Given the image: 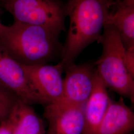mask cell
Instances as JSON below:
<instances>
[{
    "instance_id": "6da1fadb",
    "label": "cell",
    "mask_w": 134,
    "mask_h": 134,
    "mask_svg": "<svg viewBox=\"0 0 134 134\" xmlns=\"http://www.w3.org/2000/svg\"><path fill=\"white\" fill-rule=\"evenodd\" d=\"M59 36L48 29L14 21L3 24L0 45L19 64L32 66L62 59L63 46Z\"/></svg>"
},
{
    "instance_id": "7a4b0ae2",
    "label": "cell",
    "mask_w": 134,
    "mask_h": 134,
    "mask_svg": "<svg viewBox=\"0 0 134 134\" xmlns=\"http://www.w3.org/2000/svg\"><path fill=\"white\" fill-rule=\"evenodd\" d=\"M112 3L109 0H70L65 9L70 26L61 61L64 67L74 63L91 43H100L101 31Z\"/></svg>"
},
{
    "instance_id": "3957f363",
    "label": "cell",
    "mask_w": 134,
    "mask_h": 134,
    "mask_svg": "<svg viewBox=\"0 0 134 134\" xmlns=\"http://www.w3.org/2000/svg\"><path fill=\"white\" fill-rule=\"evenodd\" d=\"M101 43L102 52L94 63L96 73L107 89L121 97L134 101V79L127 70L126 49L117 29L111 25L104 26Z\"/></svg>"
},
{
    "instance_id": "277c9868",
    "label": "cell",
    "mask_w": 134,
    "mask_h": 134,
    "mask_svg": "<svg viewBox=\"0 0 134 134\" xmlns=\"http://www.w3.org/2000/svg\"><path fill=\"white\" fill-rule=\"evenodd\" d=\"M5 7L14 21L41 26L58 35L66 30V10L57 0H7Z\"/></svg>"
},
{
    "instance_id": "5b68a950",
    "label": "cell",
    "mask_w": 134,
    "mask_h": 134,
    "mask_svg": "<svg viewBox=\"0 0 134 134\" xmlns=\"http://www.w3.org/2000/svg\"><path fill=\"white\" fill-rule=\"evenodd\" d=\"M0 85L29 105L48 104L34 90L21 64L12 57L1 45Z\"/></svg>"
},
{
    "instance_id": "8992f818",
    "label": "cell",
    "mask_w": 134,
    "mask_h": 134,
    "mask_svg": "<svg viewBox=\"0 0 134 134\" xmlns=\"http://www.w3.org/2000/svg\"><path fill=\"white\" fill-rule=\"evenodd\" d=\"M21 65L34 90L48 104L64 102L62 63L55 65Z\"/></svg>"
},
{
    "instance_id": "52a82bcc",
    "label": "cell",
    "mask_w": 134,
    "mask_h": 134,
    "mask_svg": "<svg viewBox=\"0 0 134 134\" xmlns=\"http://www.w3.org/2000/svg\"><path fill=\"white\" fill-rule=\"evenodd\" d=\"M63 79L64 101L72 105L85 107L93 90L96 76L94 63L76 65L72 63L65 67Z\"/></svg>"
},
{
    "instance_id": "ba28073f",
    "label": "cell",
    "mask_w": 134,
    "mask_h": 134,
    "mask_svg": "<svg viewBox=\"0 0 134 134\" xmlns=\"http://www.w3.org/2000/svg\"><path fill=\"white\" fill-rule=\"evenodd\" d=\"M43 116L48 122L46 134H82L84 107L65 102L45 106Z\"/></svg>"
},
{
    "instance_id": "9c48e42d",
    "label": "cell",
    "mask_w": 134,
    "mask_h": 134,
    "mask_svg": "<svg viewBox=\"0 0 134 134\" xmlns=\"http://www.w3.org/2000/svg\"><path fill=\"white\" fill-rule=\"evenodd\" d=\"M112 100L107 88L96 72L93 90L84 107L85 128L82 134H94L106 114Z\"/></svg>"
},
{
    "instance_id": "30bf717a",
    "label": "cell",
    "mask_w": 134,
    "mask_h": 134,
    "mask_svg": "<svg viewBox=\"0 0 134 134\" xmlns=\"http://www.w3.org/2000/svg\"><path fill=\"white\" fill-rule=\"evenodd\" d=\"M134 129V112L120 96L118 100H112L94 134H131Z\"/></svg>"
},
{
    "instance_id": "8fae6325",
    "label": "cell",
    "mask_w": 134,
    "mask_h": 134,
    "mask_svg": "<svg viewBox=\"0 0 134 134\" xmlns=\"http://www.w3.org/2000/svg\"><path fill=\"white\" fill-rule=\"evenodd\" d=\"M113 4L115 8L111 12L109 10L105 25L117 29L126 49L134 47V0H123Z\"/></svg>"
},
{
    "instance_id": "7c38bea8",
    "label": "cell",
    "mask_w": 134,
    "mask_h": 134,
    "mask_svg": "<svg viewBox=\"0 0 134 134\" xmlns=\"http://www.w3.org/2000/svg\"><path fill=\"white\" fill-rule=\"evenodd\" d=\"M8 118L13 126L12 134H46L43 119L30 105L18 99Z\"/></svg>"
},
{
    "instance_id": "4fadbf2b",
    "label": "cell",
    "mask_w": 134,
    "mask_h": 134,
    "mask_svg": "<svg viewBox=\"0 0 134 134\" xmlns=\"http://www.w3.org/2000/svg\"><path fill=\"white\" fill-rule=\"evenodd\" d=\"M125 63L127 71L134 79V47L126 49Z\"/></svg>"
},
{
    "instance_id": "5bb4252c",
    "label": "cell",
    "mask_w": 134,
    "mask_h": 134,
    "mask_svg": "<svg viewBox=\"0 0 134 134\" xmlns=\"http://www.w3.org/2000/svg\"><path fill=\"white\" fill-rule=\"evenodd\" d=\"M18 99L15 96L0 85V103L13 105Z\"/></svg>"
},
{
    "instance_id": "9a60e30c",
    "label": "cell",
    "mask_w": 134,
    "mask_h": 134,
    "mask_svg": "<svg viewBox=\"0 0 134 134\" xmlns=\"http://www.w3.org/2000/svg\"><path fill=\"white\" fill-rule=\"evenodd\" d=\"M13 105L14 104L10 105L0 103V123H2L4 120H5L8 117Z\"/></svg>"
},
{
    "instance_id": "2e32d148",
    "label": "cell",
    "mask_w": 134,
    "mask_h": 134,
    "mask_svg": "<svg viewBox=\"0 0 134 134\" xmlns=\"http://www.w3.org/2000/svg\"><path fill=\"white\" fill-rule=\"evenodd\" d=\"M12 124L7 118L0 124V134H12Z\"/></svg>"
},
{
    "instance_id": "e0dca14e",
    "label": "cell",
    "mask_w": 134,
    "mask_h": 134,
    "mask_svg": "<svg viewBox=\"0 0 134 134\" xmlns=\"http://www.w3.org/2000/svg\"><path fill=\"white\" fill-rule=\"evenodd\" d=\"M3 25V24H2L1 23V20H0V32H1V30H2V29Z\"/></svg>"
},
{
    "instance_id": "ac0fdd59",
    "label": "cell",
    "mask_w": 134,
    "mask_h": 134,
    "mask_svg": "<svg viewBox=\"0 0 134 134\" xmlns=\"http://www.w3.org/2000/svg\"><path fill=\"white\" fill-rule=\"evenodd\" d=\"M1 1V0H0V1Z\"/></svg>"
}]
</instances>
